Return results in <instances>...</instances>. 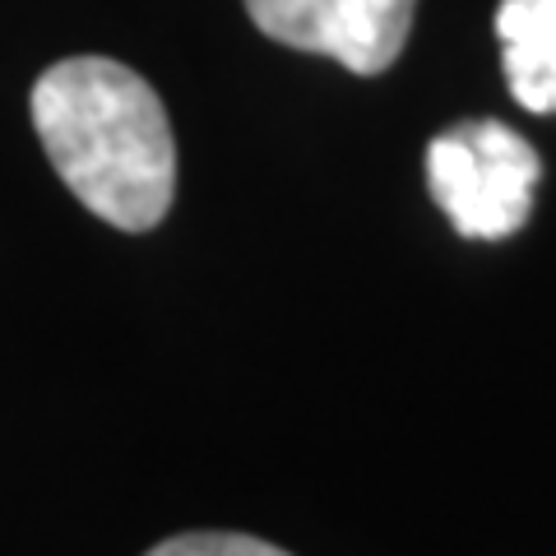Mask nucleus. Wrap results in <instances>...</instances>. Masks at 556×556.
<instances>
[{"instance_id": "4", "label": "nucleus", "mask_w": 556, "mask_h": 556, "mask_svg": "<svg viewBox=\"0 0 556 556\" xmlns=\"http://www.w3.org/2000/svg\"><path fill=\"white\" fill-rule=\"evenodd\" d=\"M496 38L515 102L556 116V0H501Z\"/></svg>"}, {"instance_id": "1", "label": "nucleus", "mask_w": 556, "mask_h": 556, "mask_svg": "<svg viewBox=\"0 0 556 556\" xmlns=\"http://www.w3.org/2000/svg\"><path fill=\"white\" fill-rule=\"evenodd\" d=\"M33 130L75 200L121 232H149L177 195L163 98L108 56L56 61L33 84Z\"/></svg>"}, {"instance_id": "5", "label": "nucleus", "mask_w": 556, "mask_h": 556, "mask_svg": "<svg viewBox=\"0 0 556 556\" xmlns=\"http://www.w3.org/2000/svg\"><path fill=\"white\" fill-rule=\"evenodd\" d=\"M144 556H292L251 533H177Z\"/></svg>"}, {"instance_id": "2", "label": "nucleus", "mask_w": 556, "mask_h": 556, "mask_svg": "<svg viewBox=\"0 0 556 556\" xmlns=\"http://www.w3.org/2000/svg\"><path fill=\"white\" fill-rule=\"evenodd\" d=\"M543 163L501 121H459L427 144V186L459 237L501 241L533 214Z\"/></svg>"}, {"instance_id": "3", "label": "nucleus", "mask_w": 556, "mask_h": 556, "mask_svg": "<svg viewBox=\"0 0 556 556\" xmlns=\"http://www.w3.org/2000/svg\"><path fill=\"white\" fill-rule=\"evenodd\" d=\"M417 0H247L265 38L329 56L353 75H380L408 42Z\"/></svg>"}]
</instances>
